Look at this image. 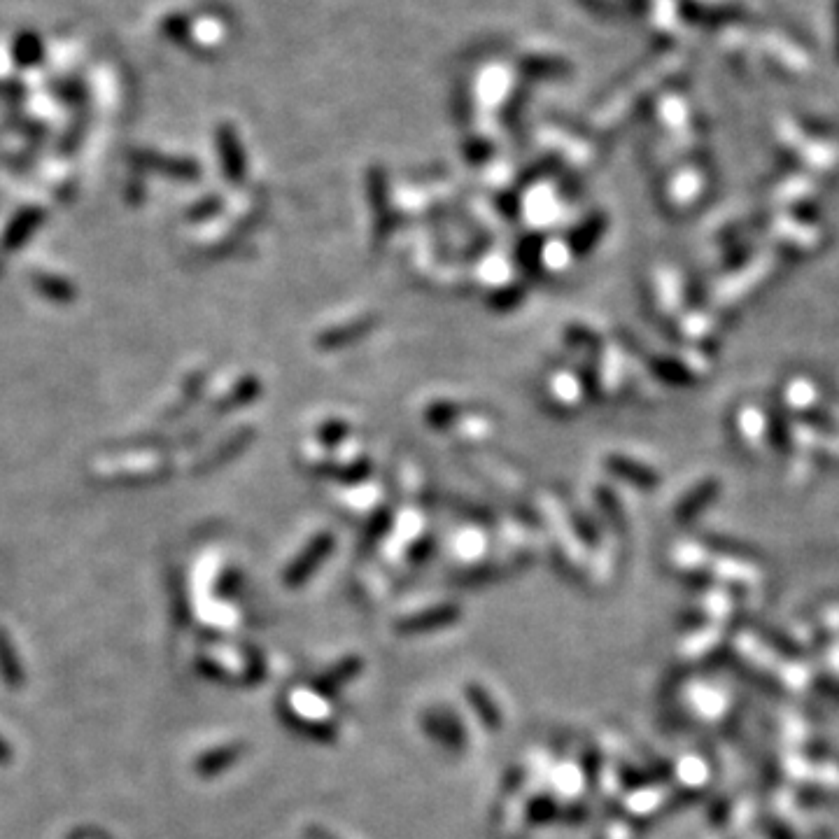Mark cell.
I'll use <instances>...</instances> for the list:
<instances>
[{
	"mask_svg": "<svg viewBox=\"0 0 839 839\" xmlns=\"http://www.w3.org/2000/svg\"><path fill=\"white\" fill-rule=\"evenodd\" d=\"M12 59L19 68H35L45 61V42L38 33L21 31L12 42Z\"/></svg>",
	"mask_w": 839,
	"mask_h": 839,
	"instance_id": "cell-1",
	"label": "cell"
},
{
	"mask_svg": "<svg viewBox=\"0 0 839 839\" xmlns=\"http://www.w3.org/2000/svg\"><path fill=\"white\" fill-rule=\"evenodd\" d=\"M136 161L140 166H145L147 171H159L164 175H173V178H196V164L192 161H185V159H166L161 157V154H154V152H143V154H136Z\"/></svg>",
	"mask_w": 839,
	"mask_h": 839,
	"instance_id": "cell-2",
	"label": "cell"
},
{
	"mask_svg": "<svg viewBox=\"0 0 839 839\" xmlns=\"http://www.w3.org/2000/svg\"><path fill=\"white\" fill-rule=\"evenodd\" d=\"M40 220H42V213H40V210H35V208H28V210H24V213H19L12 220L10 227H7V231H5V238H3L5 248L7 250L21 248L26 238L31 236L35 229L40 227Z\"/></svg>",
	"mask_w": 839,
	"mask_h": 839,
	"instance_id": "cell-3",
	"label": "cell"
},
{
	"mask_svg": "<svg viewBox=\"0 0 839 839\" xmlns=\"http://www.w3.org/2000/svg\"><path fill=\"white\" fill-rule=\"evenodd\" d=\"M0 674L7 686L17 688L24 681V672H21V662L17 660V653H14V646L7 639L5 630H0Z\"/></svg>",
	"mask_w": 839,
	"mask_h": 839,
	"instance_id": "cell-4",
	"label": "cell"
},
{
	"mask_svg": "<svg viewBox=\"0 0 839 839\" xmlns=\"http://www.w3.org/2000/svg\"><path fill=\"white\" fill-rule=\"evenodd\" d=\"M33 285L38 292L45 294L49 301L68 303V301H73V296H75V287L70 285V282L56 276H45V273H38V276L33 278Z\"/></svg>",
	"mask_w": 839,
	"mask_h": 839,
	"instance_id": "cell-5",
	"label": "cell"
},
{
	"mask_svg": "<svg viewBox=\"0 0 839 839\" xmlns=\"http://www.w3.org/2000/svg\"><path fill=\"white\" fill-rule=\"evenodd\" d=\"M236 749H222V751H217V753H210V756H206V758H201L199 760V772L201 774H213V772H217V770H222V767H227V763H231V760L236 758Z\"/></svg>",
	"mask_w": 839,
	"mask_h": 839,
	"instance_id": "cell-6",
	"label": "cell"
},
{
	"mask_svg": "<svg viewBox=\"0 0 839 839\" xmlns=\"http://www.w3.org/2000/svg\"><path fill=\"white\" fill-rule=\"evenodd\" d=\"M161 33H164L166 38H171L173 42L185 40V35H187V19L185 17H168V19H164V24H161Z\"/></svg>",
	"mask_w": 839,
	"mask_h": 839,
	"instance_id": "cell-7",
	"label": "cell"
},
{
	"mask_svg": "<svg viewBox=\"0 0 839 839\" xmlns=\"http://www.w3.org/2000/svg\"><path fill=\"white\" fill-rule=\"evenodd\" d=\"M56 91H59L61 98H66V101L70 103H77L80 98H84V87L80 80H68V82L56 84Z\"/></svg>",
	"mask_w": 839,
	"mask_h": 839,
	"instance_id": "cell-8",
	"label": "cell"
},
{
	"mask_svg": "<svg viewBox=\"0 0 839 839\" xmlns=\"http://www.w3.org/2000/svg\"><path fill=\"white\" fill-rule=\"evenodd\" d=\"M765 828H767V833H770L772 839H793V835L788 833L784 826H779V823H774V821H767Z\"/></svg>",
	"mask_w": 839,
	"mask_h": 839,
	"instance_id": "cell-9",
	"label": "cell"
},
{
	"mask_svg": "<svg viewBox=\"0 0 839 839\" xmlns=\"http://www.w3.org/2000/svg\"><path fill=\"white\" fill-rule=\"evenodd\" d=\"M12 758V751H10V746H7V742L3 737H0V763H7V760Z\"/></svg>",
	"mask_w": 839,
	"mask_h": 839,
	"instance_id": "cell-10",
	"label": "cell"
},
{
	"mask_svg": "<svg viewBox=\"0 0 839 839\" xmlns=\"http://www.w3.org/2000/svg\"><path fill=\"white\" fill-rule=\"evenodd\" d=\"M73 839H82V837H73Z\"/></svg>",
	"mask_w": 839,
	"mask_h": 839,
	"instance_id": "cell-11",
	"label": "cell"
}]
</instances>
